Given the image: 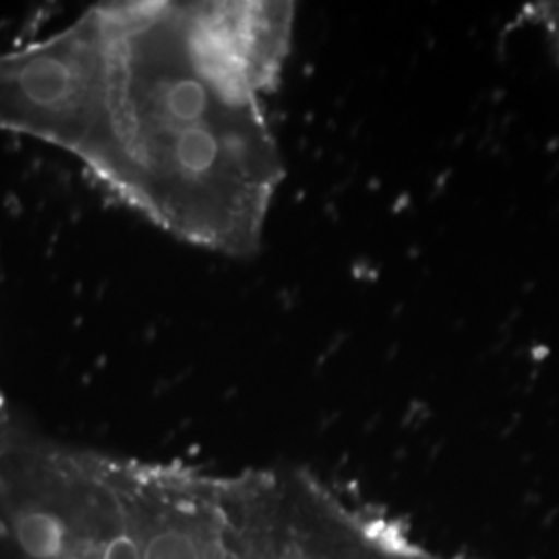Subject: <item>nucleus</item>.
<instances>
[{
    "mask_svg": "<svg viewBox=\"0 0 559 559\" xmlns=\"http://www.w3.org/2000/svg\"><path fill=\"white\" fill-rule=\"evenodd\" d=\"M286 2L96 7L100 60L80 160L189 242L253 253L282 162L261 94L288 55Z\"/></svg>",
    "mask_w": 559,
    "mask_h": 559,
    "instance_id": "nucleus-1",
    "label": "nucleus"
}]
</instances>
